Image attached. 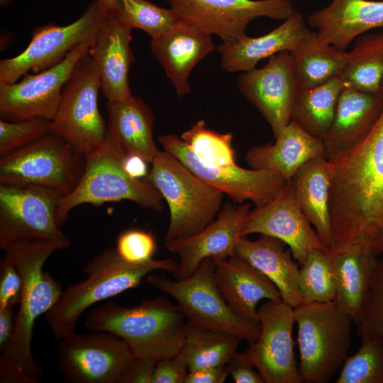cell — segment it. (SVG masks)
<instances>
[{"mask_svg":"<svg viewBox=\"0 0 383 383\" xmlns=\"http://www.w3.org/2000/svg\"><path fill=\"white\" fill-rule=\"evenodd\" d=\"M379 34L381 38H382V40H383V28H382V31L380 33H379Z\"/></svg>","mask_w":383,"mask_h":383,"instance_id":"cell-52","label":"cell"},{"mask_svg":"<svg viewBox=\"0 0 383 383\" xmlns=\"http://www.w3.org/2000/svg\"><path fill=\"white\" fill-rule=\"evenodd\" d=\"M177 16L233 43L259 17L284 21L295 11L291 0H167Z\"/></svg>","mask_w":383,"mask_h":383,"instance_id":"cell-16","label":"cell"},{"mask_svg":"<svg viewBox=\"0 0 383 383\" xmlns=\"http://www.w3.org/2000/svg\"><path fill=\"white\" fill-rule=\"evenodd\" d=\"M84 167L85 156L50 133L0 157V184L43 187L62 198L76 187Z\"/></svg>","mask_w":383,"mask_h":383,"instance_id":"cell-9","label":"cell"},{"mask_svg":"<svg viewBox=\"0 0 383 383\" xmlns=\"http://www.w3.org/2000/svg\"><path fill=\"white\" fill-rule=\"evenodd\" d=\"M90 41L73 49L62 60L43 71L26 73L13 83L0 82V117L16 121L34 117L52 120L65 84L79 61L88 53Z\"/></svg>","mask_w":383,"mask_h":383,"instance_id":"cell-15","label":"cell"},{"mask_svg":"<svg viewBox=\"0 0 383 383\" xmlns=\"http://www.w3.org/2000/svg\"><path fill=\"white\" fill-rule=\"evenodd\" d=\"M107 9L112 11H118V4L116 0H97Z\"/></svg>","mask_w":383,"mask_h":383,"instance_id":"cell-51","label":"cell"},{"mask_svg":"<svg viewBox=\"0 0 383 383\" xmlns=\"http://www.w3.org/2000/svg\"><path fill=\"white\" fill-rule=\"evenodd\" d=\"M178 263L172 258L134 264L123 260L116 249H106L84 267L87 278L62 291L52 308L45 313L46 323L57 340L75 331L79 316L91 306L138 286L155 270L174 273Z\"/></svg>","mask_w":383,"mask_h":383,"instance_id":"cell-4","label":"cell"},{"mask_svg":"<svg viewBox=\"0 0 383 383\" xmlns=\"http://www.w3.org/2000/svg\"><path fill=\"white\" fill-rule=\"evenodd\" d=\"M331 180L330 165L323 156L304 163L289 180L299 206L326 248H330L332 239L328 204Z\"/></svg>","mask_w":383,"mask_h":383,"instance_id":"cell-30","label":"cell"},{"mask_svg":"<svg viewBox=\"0 0 383 383\" xmlns=\"http://www.w3.org/2000/svg\"><path fill=\"white\" fill-rule=\"evenodd\" d=\"M85 326L119 337L135 357L157 362L180 352L187 322L177 306L158 296L132 307L108 302L91 311Z\"/></svg>","mask_w":383,"mask_h":383,"instance_id":"cell-2","label":"cell"},{"mask_svg":"<svg viewBox=\"0 0 383 383\" xmlns=\"http://www.w3.org/2000/svg\"><path fill=\"white\" fill-rule=\"evenodd\" d=\"M158 141L196 176L237 203L251 202L261 206L271 201L287 181L265 170L245 169L238 165L216 166L201 160L185 142L174 134L161 135Z\"/></svg>","mask_w":383,"mask_h":383,"instance_id":"cell-14","label":"cell"},{"mask_svg":"<svg viewBox=\"0 0 383 383\" xmlns=\"http://www.w3.org/2000/svg\"><path fill=\"white\" fill-rule=\"evenodd\" d=\"M111 11L94 0L78 19L68 25L36 27L23 51L0 61V82L13 83L30 71L38 72L57 64L77 45L90 41Z\"/></svg>","mask_w":383,"mask_h":383,"instance_id":"cell-11","label":"cell"},{"mask_svg":"<svg viewBox=\"0 0 383 383\" xmlns=\"http://www.w3.org/2000/svg\"><path fill=\"white\" fill-rule=\"evenodd\" d=\"M157 361L135 357L121 383H151Z\"/></svg>","mask_w":383,"mask_h":383,"instance_id":"cell-47","label":"cell"},{"mask_svg":"<svg viewBox=\"0 0 383 383\" xmlns=\"http://www.w3.org/2000/svg\"><path fill=\"white\" fill-rule=\"evenodd\" d=\"M291 1H296V0H291Z\"/></svg>","mask_w":383,"mask_h":383,"instance_id":"cell-53","label":"cell"},{"mask_svg":"<svg viewBox=\"0 0 383 383\" xmlns=\"http://www.w3.org/2000/svg\"><path fill=\"white\" fill-rule=\"evenodd\" d=\"M383 108V93L343 89L332 124L321 139L325 157L349 150L370 132Z\"/></svg>","mask_w":383,"mask_h":383,"instance_id":"cell-26","label":"cell"},{"mask_svg":"<svg viewBox=\"0 0 383 383\" xmlns=\"http://www.w3.org/2000/svg\"><path fill=\"white\" fill-rule=\"evenodd\" d=\"M227 365L188 372L185 383H222L228 376Z\"/></svg>","mask_w":383,"mask_h":383,"instance_id":"cell-48","label":"cell"},{"mask_svg":"<svg viewBox=\"0 0 383 383\" xmlns=\"http://www.w3.org/2000/svg\"><path fill=\"white\" fill-rule=\"evenodd\" d=\"M240 93L269 123L274 138L291 121V110L298 86L289 52L270 57L261 68L241 72L237 78Z\"/></svg>","mask_w":383,"mask_h":383,"instance_id":"cell-18","label":"cell"},{"mask_svg":"<svg viewBox=\"0 0 383 383\" xmlns=\"http://www.w3.org/2000/svg\"><path fill=\"white\" fill-rule=\"evenodd\" d=\"M251 210L250 202L227 204L216 218L199 233L165 241L167 250L179 257L176 279L188 277L206 258L224 260L235 255V247Z\"/></svg>","mask_w":383,"mask_h":383,"instance_id":"cell-19","label":"cell"},{"mask_svg":"<svg viewBox=\"0 0 383 383\" xmlns=\"http://www.w3.org/2000/svg\"><path fill=\"white\" fill-rule=\"evenodd\" d=\"M227 366L228 373L235 383H265L244 352L237 351Z\"/></svg>","mask_w":383,"mask_h":383,"instance_id":"cell-45","label":"cell"},{"mask_svg":"<svg viewBox=\"0 0 383 383\" xmlns=\"http://www.w3.org/2000/svg\"><path fill=\"white\" fill-rule=\"evenodd\" d=\"M328 161L329 249L359 248L377 257L383 253V108L365 137Z\"/></svg>","mask_w":383,"mask_h":383,"instance_id":"cell-1","label":"cell"},{"mask_svg":"<svg viewBox=\"0 0 383 383\" xmlns=\"http://www.w3.org/2000/svg\"><path fill=\"white\" fill-rule=\"evenodd\" d=\"M349 60L340 75L343 89L372 94L383 87V40L379 34L360 38L349 52Z\"/></svg>","mask_w":383,"mask_h":383,"instance_id":"cell-35","label":"cell"},{"mask_svg":"<svg viewBox=\"0 0 383 383\" xmlns=\"http://www.w3.org/2000/svg\"><path fill=\"white\" fill-rule=\"evenodd\" d=\"M57 357L71 383H121L135 358L121 338L104 331H74L59 340Z\"/></svg>","mask_w":383,"mask_h":383,"instance_id":"cell-12","label":"cell"},{"mask_svg":"<svg viewBox=\"0 0 383 383\" xmlns=\"http://www.w3.org/2000/svg\"><path fill=\"white\" fill-rule=\"evenodd\" d=\"M215 262L202 260L190 276L170 280L163 275L150 274L146 282L171 296L187 323L232 333L248 343L257 339L260 323L235 314L226 302L215 280Z\"/></svg>","mask_w":383,"mask_h":383,"instance_id":"cell-8","label":"cell"},{"mask_svg":"<svg viewBox=\"0 0 383 383\" xmlns=\"http://www.w3.org/2000/svg\"><path fill=\"white\" fill-rule=\"evenodd\" d=\"M331 252L336 282L334 300L355 322L377 262V257L359 248Z\"/></svg>","mask_w":383,"mask_h":383,"instance_id":"cell-32","label":"cell"},{"mask_svg":"<svg viewBox=\"0 0 383 383\" xmlns=\"http://www.w3.org/2000/svg\"><path fill=\"white\" fill-rule=\"evenodd\" d=\"M62 197L35 185L0 184V247L26 240L67 239L56 221Z\"/></svg>","mask_w":383,"mask_h":383,"instance_id":"cell-13","label":"cell"},{"mask_svg":"<svg viewBox=\"0 0 383 383\" xmlns=\"http://www.w3.org/2000/svg\"><path fill=\"white\" fill-rule=\"evenodd\" d=\"M242 340L223 331L199 327L187 323L180 353L189 372L227 365Z\"/></svg>","mask_w":383,"mask_h":383,"instance_id":"cell-34","label":"cell"},{"mask_svg":"<svg viewBox=\"0 0 383 383\" xmlns=\"http://www.w3.org/2000/svg\"><path fill=\"white\" fill-rule=\"evenodd\" d=\"M70 244L68 238L26 240L4 250L18 267L22 289L13 338L2 353L14 360L35 378L42 375V371L32 353L34 324L40 316L52 308L62 292L61 285L48 272L43 270V265L53 252L66 249Z\"/></svg>","mask_w":383,"mask_h":383,"instance_id":"cell-3","label":"cell"},{"mask_svg":"<svg viewBox=\"0 0 383 383\" xmlns=\"http://www.w3.org/2000/svg\"><path fill=\"white\" fill-rule=\"evenodd\" d=\"M150 49L182 97L191 91L188 79L193 68L215 46L211 34L179 18L168 30L151 39Z\"/></svg>","mask_w":383,"mask_h":383,"instance_id":"cell-22","label":"cell"},{"mask_svg":"<svg viewBox=\"0 0 383 383\" xmlns=\"http://www.w3.org/2000/svg\"><path fill=\"white\" fill-rule=\"evenodd\" d=\"M290 53L298 89L313 88L340 77L350 57L349 52L328 44L311 30Z\"/></svg>","mask_w":383,"mask_h":383,"instance_id":"cell-31","label":"cell"},{"mask_svg":"<svg viewBox=\"0 0 383 383\" xmlns=\"http://www.w3.org/2000/svg\"><path fill=\"white\" fill-rule=\"evenodd\" d=\"M301 13L294 11L277 28L258 37L244 35L233 43H221V67L228 72H246L257 63L281 52H292L309 33Z\"/></svg>","mask_w":383,"mask_h":383,"instance_id":"cell-25","label":"cell"},{"mask_svg":"<svg viewBox=\"0 0 383 383\" xmlns=\"http://www.w3.org/2000/svg\"><path fill=\"white\" fill-rule=\"evenodd\" d=\"M361 345L347 357L335 383H383V337L374 332L357 330Z\"/></svg>","mask_w":383,"mask_h":383,"instance_id":"cell-37","label":"cell"},{"mask_svg":"<svg viewBox=\"0 0 383 383\" xmlns=\"http://www.w3.org/2000/svg\"><path fill=\"white\" fill-rule=\"evenodd\" d=\"M50 133V121L34 117L0 119V157L21 149Z\"/></svg>","mask_w":383,"mask_h":383,"instance_id":"cell-40","label":"cell"},{"mask_svg":"<svg viewBox=\"0 0 383 383\" xmlns=\"http://www.w3.org/2000/svg\"><path fill=\"white\" fill-rule=\"evenodd\" d=\"M14 308H7L0 310V350L4 352L9 345L13 338L16 312Z\"/></svg>","mask_w":383,"mask_h":383,"instance_id":"cell-49","label":"cell"},{"mask_svg":"<svg viewBox=\"0 0 383 383\" xmlns=\"http://www.w3.org/2000/svg\"><path fill=\"white\" fill-rule=\"evenodd\" d=\"M320 156L325 157L322 140L291 119L274 143L250 148L245 160L252 169L271 171L289 181L304 163Z\"/></svg>","mask_w":383,"mask_h":383,"instance_id":"cell-27","label":"cell"},{"mask_svg":"<svg viewBox=\"0 0 383 383\" xmlns=\"http://www.w3.org/2000/svg\"><path fill=\"white\" fill-rule=\"evenodd\" d=\"M107 137L124 155L134 154L152 163L160 152L153 138L154 116L149 106L133 94L106 101Z\"/></svg>","mask_w":383,"mask_h":383,"instance_id":"cell-28","label":"cell"},{"mask_svg":"<svg viewBox=\"0 0 383 383\" xmlns=\"http://www.w3.org/2000/svg\"><path fill=\"white\" fill-rule=\"evenodd\" d=\"M308 23L325 42L345 50L362 33L383 28V1L333 0L310 13Z\"/></svg>","mask_w":383,"mask_h":383,"instance_id":"cell-24","label":"cell"},{"mask_svg":"<svg viewBox=\"0 0 383 383\" xmlns=\"http://www.w3.org/2000/svg\"><path fill=\"white\" fill-rule=\"evenodd\" d=\"M118 14L132 29L139 28L156 38L168 30L179 19L170 9L147 0H116Z\"/></svg>","mask_w":383,"mask_h":383,"instance_id":"cell-39","label":"cell"},{"mask_svg":"<svg viewBox=\"0 0 383 383\" xmlns=\"http://www.w3.org/2000/svg\"><path fill=\"white\" fill-rule=\"evenodd\" d=\"M1 383H37L38 378L29 374L14 360L2 353L0 357Z\"/></svg>","mask_w":383,"mask_h":383,"instance_id":"cell-46","label":"cell"},{"mask_svg":"<svg viewBox=\"0 0 383 383\" xmlns=\"http://www.w3.org/2000/svg\"><path fill=\"white\" fill-rule=\"evenodd\" d=\"M252 233L274 237L284 242L300 266L312 250L325 248L299 206L289 180L271 201L250 211L242 235Z\"/></svg>","mask_w":383,"mask_h":383,"instance_id":"cell-20","label":"cell"},{"mask_svg":"<svg viewBox=\"0 0 383 383\" xmlns=\"http://www.w3.org/2000/svg\"><path fill=\"white\" fill-rule=\"evenodd\" d=\"M123 157L107 135L102 145L85 156L84 170L79 183L60 199L57 207L56 221L60 228L73 209L85 204L101 205L128 200L154 211L163 209L160 193L144 179L130 176L123 168Z\"/></svg>","mask_w":383,"mask_h":383,"instance_id":"cell-6","label":"cell"},{"mask_svg":"<svg viewBox=\"0 0 383 383\" xmlns=\"http://www.w3.org/2000/svg\"><path fill=\"white\" fill-rule=\"evenodd\" d=\"M188 372L187 363L179 352L157 362L151 383H185Z\"/></svg>","mask_w":383,"mask_h":383,"instance_id":"cell-44","label":"cell"},{"mask_svg":"<svg viewBox=\"0 0 383 383\" xmlns=\"http://www.w3.org/2000/svg\"><path fill=\"white\" fill-rule=\"evenodd\" d=\"M214 262L216 284L227 304L238 316L259 321L256 307L260 300L282 301L277 287L237 255Z\"/></svg>","mask_w":383,"mask_h":383,"instance_id":"cell-23","label":"cell"},{"mask_svg":"<svg viewBox=\"0 0 383 383\" xmlns=\"http://www.w3.org/2000/svg\"><path fill=\"white\" fill-rule=\"evenodd\" d=\"M151 165L144 179L160 193L170 210L165 241L194 235L215 219L223 194L165 150L160 151Z\"/></svg>","mask_w":383,"mask_h":383,"instance_id":"cell-7","label":"cell"},{"mask_svg":"<svg viewBox=\"0 0 383 383\" xmlns=\"http://www.w3.org/2000/svg\"><path fill=\"white\" fill-rule=\"evenodd\" d=\"M101 84L87 53L77 64L65 84L57 110L50 120V133L86 156L104 144L107 124L98 107Z\"/></svg>","mask_w":383,"mask_h":383,"instance_id":"cell-10","label":"cell"},{"mask_svg":"<svg viewBox=\"0 0 383 383\" xmlns=\"http://www.w3.org/2000/svg\"><path fill=\"white\" fill-rule=\"evenodd\" d=\"M115 249L125 261L140 264L153 259L157 243L151 232L129 229L118 236Z\"/></svg>","mask_w":383,"mask_h":383,"instance_id":"cell-42","label":"cell"},{"mask_svg":"<svg viewBox=\"0 0 383 383\" xmlns=\"http://www.w3.org/2000/svg\"><path fill=\"white\" fill-rule=\"evenodd\" d=\"M132 30L117 11H111L91 40L88 54L106 101L123 99L132 94L128 79L134 60L131 48Z\"/></svg>","mask_w":383,"mask_h":383,"instance_id":"cell-21","label":"cell"},{"mask_svg":"<svg viewBox=\"0 0 383 383\" xmlns=\"http://www.w3.org/2000/svg\"><path fill=\"white\" fill-rule=\"evenodd\" d=\"M342 90L339 77L313 88L298 89L291 119L310 135L322 139L332 124Z\"/></svg>","mask_w":383,"mask_h":383,"instance_id":"cell-33","label":"cell"},{"mask_svg":"<svg viewBox=\"0 0 383 383\" xmlns=\"http://www.w3.org/2000/svg\"><path fill=\"white\" fill-rule=\"evenodd\" d=\"M282 240L260 235L255 240L242 237L235 254L264 274L278 289L282 300L294 308L301 304L298 290V262L292 258L290 248Z\"/></svg>","mask_w":383,"mask_h":383,"instance_id":"cell-29","label":"cell"},{"mask_svg":"<svg viewBox=\"0 0 383 383\" xmlns=\"http://www.w3.org/2000/svg\"><path fill=\"white\" fill-rule=\"evenodd\" d=\"M260 333L244 351L265 383H299L292 338L294 308L267 300L257 309Z\"/></svg>","mask_w":383,"mask_h":383,"instance_id":"cell-17","label":"cell"},{"mask_svg":"<svg viewBox=\"0 0 383 383\" xmlns=\"http://www.w3.org/2000/svg\"><path fill=\"white\" fill-rule=\"evenodd\" d=\"M300 267L298 290L301 303L328 302L335 299V274L328 248L312 250Z\"/></svg>","mask_w":383,"mask_h":383,"instance_id":"cell-36","label":"cell"},{"mask_svg":"<svg viewBox=\"0 0 383 383\" xmlns=\"http://www.w3.org/2000/svg\"><path fill=\"white\" fill-rule=\"evenodd\" d=\"M180 138L201 160L207 164L216 166L237 165L231 133H221L211 130L201 119L183 132Z\"/></svg>","mask_w":383,"mask_h":383,"instance_id":"cell-38","label":"cell"},{"mask_svg":"<svg viewBox=\"0 0 383 383\" xmlns=\"http://www.w3.org/2000/svg\"><path fill=\"white\" fill-rule=\"evenodd\" d=\"M22 277L13 259L4 255L0 262V310L14 308L18 304Z\"/></svg>","mask_w":383,"mask_h":383,"instance_id":"cell-43","label":"cell"},{"mask_svg":"<svg viewBox=\"0 0 383 383\" xmlns=\"http://www.w3.org/2000/svg\"><path fill=\"white\" fill-rule=\"evenodd\" d=\"M301 382H328L348 357L351 316L335 301L301 303L294 308Z\"/></svg>","mask_w":383,"mask_h":383,"instance_id":"cell-5","label":"cell"},{"mask_svg":"<svg viewBox=\"0 0 383 383\" xmlns=\"http://www.w3.org/2000/svg\"><path fill=\"white\" fill-rule=\"evenodd\" d=\"M148 163L143 157L134 154L124 156L123 166L126 172L132 177L144 179L148 173Z\"/></svg>","mask_w":383,"mask_h":383,"instance_id":"cell-50","label":"cell"},{"mask_svg":"<svg viewBox=\"0 0 383 383\" xmlns=\"http://www.w3.org/2000/svg\"><path fill=\"white\" fill-rule=\"evenodd\" d=\"M355 323L357 330L372 331L383 337V260H377L374 267L367 292Z\"/></svg>","mask_w":383,"mask_h":383,"instance_id":"cell-41","label":"cell"}]
</instances>
